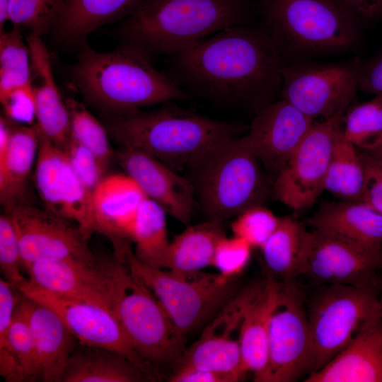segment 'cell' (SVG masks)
<instances>
[{
  "label": "cell",
  "instance_id": "obj_1",
  "mask_svg": "<svg viewBox=\"0 0 382 382\" xmlns=\"http://www.w3.org/2000/svg\"><path fill=\"white\" fill-rule=\"evenodd\" d=\"M171 57L170 77L180 88L255 114L275 101L286 64L265 29L248 23L225 28Z\"/></svg>",
  "mask_w": 382,
  "mask_h": 382
},
{
  "label": "cell",
  "instance_id": "obj_2",
  "mask_svg": "<svg viewBox=\"0 0 382 382\" xmlns=\"http://www.w3.org/2000/svg\"><path fill=\"white\" fill-rule=\"evenodd\" d=\"M72 75L90 102L115 116L187 98L177 83L152 66L147 55L128 45L105 52L84 45Z\"/></svg>",
  "mask_w": 382,
  "mask_h": 382
},
{
  "label": "cell",
  "instance_id": "obj_3",
  "mask_svg": "<svg viewBox=\"0 0 382 382\" xmlns=\"http://www.w3.org/2000/svg\"><path fill=\"white\" fill-rule=\"evenodd\" d=\"M244 0H141L126 17L127 44L149 57L179 53L225 28L247 24Z\"/></svg>",
  "mask_w": 382,
  "mask_h": 382
},
{
  "label": "cell",
  "instance_id": "obj_4",
  "mask_svg": "<svg viewBox=\"0 0 382 382\" xmlns=\"http://www.w3.org/2000/svg\"><path fill=\"white\" fill-rule=\"evenodd\" d=\"M120 146L142 151L175 168L188 166L236 137L238 127L176 106L115 116L106 128Z\"/></svg>",
  "mask_w": 382,
  "mask_h": 382
},
{
  "label": "cell",
  "instance_id": "obj_5",
  "mask_svg": "<svg viewBox=\"0 0 382 382\" xmlns=\"http://www.w3.org/2000/svg\"><path fill=\"white\" fill-rule=\"evenodd\" d=\"M261 23L287 64L341 52L360 42L361 24L335 0H256Z\"/></svg>",
  "mask_w": 382,
  "mask_h": 382
},
{
  "label": "cell",
  "instance_id": "obj_6",
  "mask_svg": "<svg viewBox=\"0 0 382 382\" xmlns=\"http://www.w3.org/2000/svg\"><path fill=\"white\" fill-rule=\"evenodd\" d=\"M202 212L223 221L261 206L274 181L241 138L226 140L187 167Z\"/></svg>",
  "mask_w": 382,
  "mask_h": 382
},
{
  "label": "cell",
  "instance_id": "obj_7",
  "mask_svg": "<svg viewBox=\"0 0 382 382\" xmlns=\"http://www.w3.org/2000/svg\"><path fill=\"white\" fill-rule=\"evenodd\" d=\"M126 261L132 273L152 291L183 335L235 295L232 279L220 273L178 274L152 267L139 262L132 248L127 253Z\"/></svg>",
  "mask_w": 382,
  "mask_h": 382
},
{
  "label": "cell",
  "instance_id": "obj_8",
  "mask_svg": "<svg viewBox=\"0 0 382 382\" xmlns=\"http://www.w3.org/2000/svg\"><path fill=\"white\" fill-rule=\"evenodd\" d=\"M381 310L378 295L352 286L323 284L310 299V371H318L352 340L361 325Z\"/></svg>",
  "mask_w": 382,
  "mask_h": 382
},
{
  "label": "cell",
  "instance_id": "obj_9",
  "mask_svg": "<svg viewBox=\"0 0 382 382\" xmlns=\"http://www.w3.org/2000/svg\"><path fill=\"white\" fill-rule=\"evenodd\" d=\"M115 316L133 349L158 375L161 366L179 363L186 349L184 335L152 291L130 269Z\"/></svg>",
  "mask_w": 382,
  "mask_h": 382
},
{
  "label": "cell",
  "instance_id": "obj_10",
  "mask_svg": "<svg viewBox=\"0 0 382 382\" xmlns=\"http://www.w3.org/2000/svg\"><path fill=\"white\" fill-rule=\"evenodd\" d=\"M23 270L30 280L43 289L96 304L115 316L129 272L127 261L114 253L91 259L73 257L37 262L24 266Z\"/></svg>",
  "mask_w": 382,
  "mask_h": 382
},
{
  "label": "cell",
  "instance_id": "obj_11",
  "mask_svg": "<svg viewBox=\"0 0 382 382\" xmlns=\"http://www.w3.org/2000/svg\"><path fill=\"white\" fill-rule=\"evenodd\" d=\"M382 247H369L317 230L305 231L300 276L322 284H341L378 296Z\"/></svg>",
  "mask_w": 382,
  "mask_h": 382
},
{
  "label": "cell",
  "instance_id": "obj_12",
  "mask_svg": "<svg viewBox=\"0 0 382 382\" xmlns=\"http://www.w3.org/2000/svg\"><path fill=\"white\" fill-rule=\"evenodd\" d=\"M310 331L302 288L278 281L269 325L268 361L260 382L294 381L309 373Z\"/></svg>",
  "mask_w": 382,
  "mask_h": 382
},
{
  "label": "cell",
  "instance_id": "obj_13",
  "mask_svg": "<svg viewBox=\"0 0 382 382\" xmlns=\"http://www.w3.org/2000/svg\"><path fill=\"white\" fill-rule=\"evenodd\" d=\"M361 61L286 64L282 71L281 99L306 115L325 120L345 112L358 90Z\"/></svg>",
  "mask_w": 382,
  "mask_h": 382
},
{
  "label": "cell",
  "instance_id": "obj_14",
  "mask_svg": "<svg viewBox=\"0 0 382 382\" xmlns=\"http://www.w3.org/2000/svg\"><path fill=\"white\" fill-rule=\"evenodd\" d=\"M345 112L313 124L275 177L272 194L286 207L301 210L312 205L324 183Z\"/></svg>",
  "mask_w": 382,
  "mask_h": 382
},
{
  "label": "cell",
  "instance_id": "obj_15",
  "mask_svg": "<svg viewBox=\"0 0 382 382\" xmlns=\"http://www.w3.org/2000/svg\"><path fill=\"white\" fill-rule=\"evenodd\" d=\"M15 286L24 296L53 310L79 343L120 352L139 366L149 380L157 378L158 375L133 349L117 319L107 309L45 289L29 278Z\"/></svg>",
  "mask_w": 382,
  "mask_h": 382
},
{
  "label": "cell",
  "instance_id": "obj_16",
  "mask_svg": "<svg viewBox=\"0 0 382 382\" xmlns=\"http://www.w3.org/2000/svg\"><path fill=\"white\" fill-rule=\"evenodd\" d=\"M14 227L23 267L67 258H94L87 238L73 221L30 202L4 210Z\"/></svg>",
  "mask_w": 382,
  "mask_h": 382
},
{
  "label": "cell",
  "instance_id": "obj_17",
  "mask_svg": "<svg viewBox=\"0 0 382 382\" xmlns=\"http://www.w3.org/2000/svg\"><path fill=\"white\" fill-rule=\"evenodd\" d=\"M265 280L249 284L235 294L186 349L178 365L233 374L247 372L242 363L240 331L245 313L260 293Z\"/></svg>",
  "mask_w": 382,
  "mask_h": 382
},
{
  "label": "cell",
  "instance_id": "obj_18",
  "mask_svg": "<svg viewBox=\"0 0 382 382\" xmlns=\"http://www.w3.org/2000/svg\"><path fill=\"white\" fill-rule=\"evenodd\" d=\"M37 130L34 182L45 209L73 221L89 239L93 233L91 200L65 151Z\"/></svg>",
  "mask_w": 382,
  "mask_h": 382
},
{
  "label": "cell",
  "instance_id": "obj_19",
  "mask_svg": "<svg viewBox=\"0 0 382 382\" xmlns=\"http://www.w3.org/2000/svg\"><path fill=\"white\" fill-rule=\"evenodd\" d=\"M313 120L280 99L255 114L248 132L242 139L265 170L276 177L313 125Z\"/></svg>",
  "mask_w": 382,
  "mask_h": 382
},
{
  "label": "cell",
  "instance_id": "obj_20",
  "mask_svg": "<svg viewBox=\"0 0 382 382\" xmlns=\"http://www.w3.org/2000/svg\"><path fill=\"white\" fill-rule=\"evenodd\" d=\"M148 198L137 183L125 173L105 175L92 200V231L111 242L113 253L121 260L132 248V231L138 210Z\"/></svg>",
  "mask_w": 382,
  "mask_h": 382
},
{
  "label": "cell",
  "instance_id": "obj_21",
  "mask_svg": "<svg viewBox=\"0 0 382 382\" xmlns=\"http://www.w3.org/2000/svg\"><path fill=\"white\" fill-rule=\"evenodd\" d=\"M114 158L146 196L159 204L171 216L189 225L195 190L190 180L155 157L136 149L120 146Z\"/></svg>",
  "mask_w": 382,
  "mask_h": 382
},
{
  "label": "cell",
  "instance_id": "obj_22",
  "mask_svg": "<svg viewBox=\"0 0 382 382\" xmlns=\"http://www.w3.org/2000/svg\"><path fill=\"white\" fill-rule=\"evenodd\" d=\"M306 382H382V312L369 318L349 343Z\"/></svg>",
  "mask_w": 382,
  "mask_h": 382
},
{
  "label": "cell",
  "instance_id": "obj_23",
  "mask_svg": "<svg viewBox=\"0 0 382 382\" xmlns=\"http://www.w3.org/2000/svg\"><path fill=\"white\" fill-rule=\"evenodd\" d=\"M22 302L35 342L38 381L62 382L79 340L50 308L23 294Z\"/></svg>",
  "mask_w": 382,
  "mask_h": 382
},
{
  "label": "cell",
  "instance_id": "obj_24",
  "mask_svg": "<svg viewBox=\"0 0 382 382\" xmlns=\"http://www.w3.org/2000/svg\"><path fill=\"white\" fill-rule=\"evenodd\" d=\"M41 35L30 32L26 37L31 70L37 84L33 83L38 130L54 144L63 149L71 139V121L52 75L48 51Z\"/></svg>",
  "mask_w": 382,
  "mask_h": 382
},
{
  "label": "cell",
  "instance_id": "obj_25",
  "mask_svg": "<svg viewBox=\"0 0 382 382\" xmlns=\"http://www.w3.org/2000/svg\"><path fill=\"white\" fill-rule=\"evenodd\" d=\"M306 222L330 236L365 246L382 247V214L361 201L324 203Z\"/></svg>",
  "mask_w": 382,
  "mask_h": 382
},
{
  "label": "cell",
  "instance_id": "obj_26",
  "mask_svg": "<svg viewBox=\"0 0 382 382\" xmlns=\"http://www.w3.org/2000/svg\"><path fill=\"white\" fill-rule=\"evenodd\" d=\"M38 148L35 124L11 125L8 146L0 153V203L4 210L28 202V182L36 163Z\"/></svg>",
  "mask_w": 382,
  "mask_h": 382
},
{
  "label": "cell",
  "instance_id": "obj_27",
  "mask_svg": "<svg viewBox=\"0 0 382 382\" xmlns=\"http://www.w3.org/2000/svg\"><path fill=\"white\" fill-rule=\"evenodd\" d=\"M277 288L278 280L267 272L264 286L248 307L241 327L243 366L246 371L253 373L257 382H260L267 365L270 318Z\"/></svg>",
  "mask_w": 382,
  "mask_h": 382
},
{
  "label": "cell",
  "instance_id": "obj_28",
  "mask_svg": "<svg viewBox=\"0 0 382 382\" xmlns=\"http://www.w3.org/2000/svg\"><path fill=\"white\" fill-rule=\"evenodd\" d=\"M149 379L131 360L103 347L81 344L70 356L62 382H139Z\"/></svg>",
  "mask_w": 382,
  "mask_h": 382
},
{
  "label": "cell",
  "instance_id": "obj_29",
  "mask_svg": "<svg viewBox=\"0 0 382 382\" xmlns=\"http://www.w3.org/2000/svg\"><path fill=\"white\" fill-rule=\"evenodd\" d=\"M222 222L208 220L188 226L169 243L161 268L191 274L212 266L216 245L225 236Z\"/></svg>",
  "mask_w": 382,
  "mask_h": 382
},
{
  "label": "cell",
  "instance_id": "obj_30",
  "mask_svg": "<svg viewBox=\"0 0 382 382\" xmlns=\"http://www.w3.org/2000/svg\"><path fill=\"white\" fill-rule=\"evenodd\" d=\"M141 0H66L56 26L60 38L81 41L88 34L113 21L127 17Z\"/></svg>",
  "mask_w": 382,
  "mask_h": 382
},
{
  "label": "cell",
  "instance_id": "obj_31",
  "mask_svg": "<svg viewBox=\"0 0 382 382\" xmlns=\"http://www.w3.org/2000/svg\"><path fill=\"white\" fill-rule=\"evenodd\" d=\"M306 229L291 216L279 218L276 229L260 248L268 272L280 281L295 280L299 274Z\"/></svg>",
  "mask_w": 382,
  "mask_h": 382
},
{
  "label": "cell",
  "instance_id": "obj_32",
  "mask_svg": "<svg viewBox=\"0 0 382 382\" xmlns=\"http://www.w3.org/2000/svg\"><path fill=\"white\" fill-rule=\"evenodd\" d=\"M364 169L357 147L345 140L342 129L338 134L328 171L324 190L346 201H361Z\"/></svg>",
  "mask_w": 382,
  "mask_h": 382
},
{
  "label": "cell",
  "instance_id": "obj_33",
  "mask_svg": "<svg viewBox=\"0 0 382 382\" xmlns=\"http://www.w3.org/2000/svg\"><path fill=\"white\" fill-rule=\"evenodd\" d=\"M166 211L155 201L146 198L141 203L134 224L132 242L134 255L141 263L161 268L169 241Z\"/></svg>",
  "mask_w": 382,
  "mask_h": 382
},
{
  "label": "cell",
  "instance_id": "obj_34",
  "mask_svg": "<svg viewBox=\"0 0 382 382\" xmlns=\"http://www.w3.org/2000/svg\"><path fill=\"white\" fill-rule=\"evenodd\" d=\"M342 136L357 148L371 151L382 143V94L349 107L342 122Z\"/></svg>",
  "mask_w": 382,
  "mask_h": 382
},
{
  "label": "cell",
  "instance_id": "obj_35",
  "mask_svg": "<svg viewBox=\"0 0 382 382\" xmlns=\"http://www.w3.org/2000/svg\"><path fill=\"white\" fill-rule=\"evenodd\" d=\"M71 121V137L86 147L96 157L104 175L112 158L108 132L81 102L68 98L65 101Z\"/></svg>",
  "mask_w": 382,
  "mask_h": 382
},
{
  "label": "cell",
  "instance_id": "obj_36",
  "mask_svg": "<svg viewBox=\"0 0 382 382\" xmlns=\"http://www.w3.org/2000/svg\"><path fill=\"white\" fill-rule=\"evenodd\" d=\"M30 59L28 44L23 42L19 28L1 31L0 96L33 83Z\"/></svg>",
  "mask_w": 382,
  "mask_h": 382
},
{
  "label": "cell",
  "instance_id": "obj_37",
  "mask_svg": "<svg viewBox=\"0 0 382 382\" xmlns=\"http://www.w3.org/2000/svg\"><path fill=\"white\" fill-rule=\"evenodd\" d=\"M66 0H10L9 21L42 35L56 28Z\"/></svg>",
  "mask_w": 382,
  "mask_h": 382
},
{
  "label": "cell",
  "instance_id": "obj_38",
  "mask_svg": "<svg viewBox=\"0 0 382 382\" xmlns=\"http://www.w3.org/2000/svg\"><path fill=\"white\" fill-rule=\"evenodd\" d=\"M22 296L0 349L11 351L23 366L27 381H38V368L35 342Z\"/></svg>",
  "mask_w": 382,
  "mask_h": 382
},
{
  "label": "cell",
  "instance_id": "obj_39",
  "mask_svg": "<svg viewBox=\"0 0 382 382\" xmlns=\"http://www.w3.org/2000/svg\"><path fill=\"white\" fill-rule=\"evenodd\" d=\"M279 218L262 205L257 206L237 216L231 230L253 248H260L276 229Z\"/></svg>",
  "mask_w": 382,
  "mask_h": 382
},
{
  "label": "cell",
  "instance_id": "obj_40",
  "mask_svg": "<svg viewBox=\"0 0 382 382\" xmlns=\"http://www.w3.org/2000/svg\"><path fill=\"white\" fill-rule=\"evenodd\" d=\"M253 247L244 239L226 236L218 242L212 265L225 277L232 279L248 265Z\"/></svg>",
  "mask_w": 382,
  "mask_h": 382
},
{
  "label": "cell",
  "instance_id": "obj_41",
  "mask_svg": "<svg viewBox=\"0 0 382 382\" xmlns=\"http://www.w3.org/2000/svg\"><path fill=\"white\" fill-rule=\"evenodd\" d=\"M17 236L9 216L5 212L0 216V270L5 279L14 286L26 278Z\"/></svg>",
  "mask_w": 382,
  "mask_h": 382
},
{
  "label": "cell",
  "instance_id": "obj_42",
  "mask_svg": "<svg viewBox=\"0 0 382 382\" xmlns=\"http://www.w3.org/2000/svg\"><path fill=\"white\" fill-rule=\"evenodd\" d=\"M62 149L66 154L92 202L95 190L105 176L96 157L86 147L71 137Z\"/></svg>",
  "mask_w": 382,
  "mask_h": 382
},
{
  "label": "cell",
  "instance_id": "obj_43",
  "mask_svg": "<svg viewBox=\"0 0 382 382\" xmlns=\"http://www.w3.org/2000/svg\"><path fill=\"white\" fill-rule=\"evenodd\" d=\"M0 101L9 122L23 125H35L36 106L33 83L0 96Z\"/></svg>",
  "mask_w": 382,
  "mask_h": 382
},
{
  "label": "cell",
  "instance_id": "obj_44",
  "mask_svg": "<svg viewBox=\"0 0 382 382\" xmlns=\"http://www.w3.org/2000/svg\"><path fill=\"white\" fill-rule=\"evenodd\" d=\"M359 155L364 169L361 202L382 214V164L364 151Z\"/></svg>",
  "mask_w": 382,
  "mask_h": 382
},
{
  "label": "cell",
  "instance_id": "obj_45",
  "mask_svg": "<svg viewBox=\"0 0 382 382\" xmlns=\"http://www.w3.org/2000/svg\"><path fill=\"white\" fill-rule=\"evenodd\" d=\"M358 90L375 96L382 94V52L366 62H360Z\"/></svg>",
  "mask_w": 382,
  "mask_h": 382
},
{
  "label": "cell",
  "instance_id": "obj_46",
  "mask_svg": "<svg viewBox=\"0 0 382 382\" xmlns=\"http://www.w3.org/2000/svg\"><path fill=\"white\" fill-rule=\"evenodd\" d=\"M241 378L233 374L178 365L168 378L171 382H236Z\"/></svg>",
  "mask_w": 382,
  "mask_h": 382
},
{
  "label": "cell",
  "instance_id": "obj_47",
  "mask_svg": "<svg viewBox=\"0 0 382 382\" xmlns=\"http://www.w3.org/2000/svg\"><path fill=\"white\" fill-rule=\"evenodd\" d=\"M358 21L369 23L382 18V0H335Z\"/></svg>",
  "mask_w": 382,
  "mask_h": 382
},
{
  "label": "cell",
  "instance_id": "obj_48",
  "mask_svg": "<svg viewBox=\"0 0 382 382\" xmlns=\"http://www.w3.org/2000/svg\"><path fill=\"white\" fill-rule=\"evenodd\" d=\"M10 0H0V27L1 30L6 21H9Z\"/></svg>",
  "mask_w": 382,
  "mask_h": 382
},
{
  "label": "cell",
  "instance_id": "obj_49",
  "mask_svg": "<svg viewBox=\"0 0 382 382\" xmlns=\"http://www.w3.org/2000/svg\"><path fill=\"white\" fill-rule=\"evenodd\" d=\"M369 156L382 164V143L376 149L364 151Z\"/></svg>",
  "mask_w": 382,
  "mask_h": 382
},
{
  "label": "cell",
  "instance_id": "obj_50",
  "mask_svg": "<svg viewBox=\"0 0 382 382\" xmlns=\"http://www.w3.org/2000/svg\"><path fill=\"white\" fill-rule=\"evenodd\" d=\"M380 298L378 299L379 300V303H380V307H381V312H382V287H381V292H380Z\"/></svg>",
  "mask_w": 382,
  "mask_h": 382
}]
</instances>
